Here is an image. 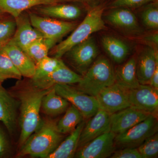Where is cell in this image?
<instances>
[{
	"instance_id": "1",
	"label": "cell",
	"mask_w": 158,
	"mask_h": 158,
	"mask_svg": "<svg viewBox=\"0 0 158 158\" xmlns=\"http://www.w3.org/2000/svg\"><path fill=\"white\" fill-rule=\"evenodd\" d=\"M49 90L40 89L32 86L20 93L21 133L19 143L21 147L42 123L40 114L41 102L44 96Z\"/></svg>"
},
{
	"instance_id": "22",
	"label": "cell",
	"mask_w": 158,
	"mask_h": 158,
	"mask_svg": "<svg viewBox=\"0 0 158 158\" xmlns=\"http://www.w3.org/2000/svg\"><path fill=\"white\" fill-rule=\"evenodd\" d=\"M85 123L86 122L83 120L47 158H73L77 150L80 135Z\"/></svg>"
},
{
	"instance_id": "39",
	"label": "cell",
	"mask_w": 158,
	"mask_h": 158,
	"mask_svg": "<svg viewBox=\"0 0 158 158\" xmlns=\"http://www.w3.org/2000/svg\"><path fill=\"white\" fill-rule=\"evenodd\" d=\"M6 13L5 12H3L1 9H0V19L3 18L6 16Z\"/></svg>"
},
{
	"instance_id": "28",
	"label": "cell",
	"mask_w": 158,
	"mask_h": 158,
	"mask_svg": "<svg viewBox=\"0 0 158 158\" xmlns=\"http://www.w3.org/2000/svg\"><path fill=\"white\" fill-rule=\"evenodd\" d=\"M21 73L4 49L0 50V83L9 79L21 80Z\"/></svg>"
},
{
	"instance_id": "6",
	"label": "cell",
	"mask_w": 158,
	"mask_h": 158,
	"mask_svg": "<svg viewBox=\"0 0 158 158\" xmlns=\"http://www.w3.org/2000/svg\"><path fill=\"white\" fill-rule=\"evenodd\" d=\"M54 88L59 95L79 110L84 118H91L99 109L95 97L84 93L77 88L67 84H57Z\"/></svg>"
},
{
	"instance_id": "30",
	"label": "cell",
	"mask_w": 158,
	"mask_h": 158,
	"mask_svg": "<svg viewBox=\"0 0 158 158\" xmlns=\"http://www.w3.org/2000/svg\"><path fill=\"white\" fill-rule=\"evenodd\" d=\"M16 28L14 18L6 16L0 19V50L11 41Z\"/></svg>"
},
{
	"instance_id": "15",
	"label": "cell",
	"mask_w": 158,
	"mask_h": 158,
	"mask_svg": "<svg viewBox=\"0 0 158 158\" xmlns=\"http://www.w3.org/2000/svg\"><path fill=\"white\" fill-rule=\"evenodd\" d=\"M16 28L10 42L25 51L30 44L36 40L44 37L40 32L33 26L29 15L22 13L15 19Z\"/></svg>"
},
{
	"instance_id": "17",
	"label": "cell",
	"mask_w": 158,
	"mask_h": 158,
	"mask_svg": "<svg viewBox=\"0 0 158 158\" xmlns=\"http://www.w3.org/2000/svg\"><path fill=\"white\" fill-rule=\"evenodd\" d=\"M34 8L40 15L64 21L77 19L82 12L78 6L63 3L42 5Z\"/></svg>"
},
{
	"instance_id": "11",
	"label": "cell",
	"mask_w": 158,
	"mask_h": 158,
	"mask_svg": "<svg viewBox=\"0 0 158 158\" xmlns=\"http://www.w3.org/2000/svg\"><path fill=\"white\" fill-rule=\"evenodd\" d=\"M130 107L157 116L158 90L150 85H141L129 90Z\"/></svg>"
},
{
	"instance_id": "36",
	"label": "cell",
	"mask_w": 158,
	"mask_h": 158,
	"mask_svg": "<svg viewBox=\"0 0 158 158\" xmlns=\"http://www.w3.org/2000/svg\"><path fill=\"white\" fill-rule=\"evenodd\" d=\"M149 85L158 90V65L156 67L154 72L151 78Z\"/></svg>"
},
{
	"instance_id": "2",
	"label": "cell",
	"mask_w": 158,
	"mask_h": 158,
	"mask_svg": "<svg viewBox=\"0 0 158 158\" xmlns=\"http://www.w3.org/2000/svg\"><path fill=\"white\" fill-rule=\"evenodd\" d=\"M56 124L57 122L52 120L42 121L38 129L21 147L18 156L47 158L63 139L62 134L57 130Z\"/></svg>"
},
{
	"instance_id": "10",
	"label": "cell",
	"mask_w": 158,
	"mask_h": 158,
	"mask_svg": "<svg viewBox=\"0 0 158 158\" xmlns=\"http://www.w3.org/2000/svg\"><path fill=\"white\" fill-rule=\"evenodd\" d=\"M116 134L110 131L101 135L79 148L75 156L78 158H106L111 156L116 151Z\"/></svg>"
},
{
	"instance_id": "3",
	"label": "cell",
	"mask_w": 158,
	"mask_h": 158,
	"mask_svg": "<svg viewBox=\"0 0 158 158\" xmlns=\"http://www.w3.org/2000/svg\"><path fill=\"white\" fill-rule=\"evenodd\" d=\"M104 8L99 6L93 7L88 11L86 17L66 39L55 46L52 54L54 57L61 58L72 48L85 41L95 32L105 28L102 19Z\"/></svg>"
},
{
	"instance_id": "13",
	"label": "cell",
	"mask_w": 158,
	"mask_h": 158,
	"mask_svg": "<svg viewBox=\"0 0 158 158\" xmlns=\"http://www.w3.org/2000/svg\"><path fill=\"white\" fill-rule=\"evenodd\" d=\"M82 76L71 70L65 63L56 70L42 77L31 79V85L33 87L42 90L50 89L57 84H78Z\"/></svg>"
},
{
	"instance_id": "9",
	"label": "cell",
	"mask_w": 158,
	"mask_h": 158,
	"mask_svg": "<svg viewBox=\"0 0 158 158\" xmlns=\"http://www.w3.org/2000/svg\"><path fill=\"white\" fill-rule=\"evenodd\" d=\"M129 90L115 83L95 96L100 109L112 114L130 107Z\"/></svg>"
},
{
	"instance_id": "16",
	"label": "cell",
	"mask_w": 158,
	"mask_h": 158,
	"mask_svg": "<svg viewBox=\"0 0 158 158\" xmlns=\"http://www.w3.org/2000/svg\"><path fill=\"white\" fill-rule=\"evenodd\" d=\"M158 65L157 51L152 46L145 47L136 59V74L140 84L149 85Z\"/></svg>"
},
{
	"instance_id": "18",
	"label": "cell",
	"mask_w": 158,
	"mask_h": 158,
	"mask_svg": "<svg viewBox=\"0 0 158 158\" xmlns=\"http://www.w3.org/2000/svg\"><path fill=\"white\" fill-rule=\"evenodd\" d=\"M21 75L32 78L35 73L36 64L24 51L10 42L3 48Z\"/></svg>"
},
{
	"instance_id": "40",
	"label": "cell",
	"mask_w": 158,
	"mask_h": 158,
	"mask_svg": "<svg viewBox=\"0 0 158 158\" xmlns=\"http://www.w3.org/2000/svg\"><path fill=\"white\" fill-rule=\"evenodd\" d=\"M2 85H1V83H0V88H2Z\"/></svg>"
},
{
	"instance_id": "34",
	"label": "cell",
	"mask_w": 158,
	"mask_h": 158,
	"mask_svg": "<svg viewBox=\"0 0 158 158\" xmlns=\"http://www.w3.org/2000/svg\"><path fill=\"white\" fill-rule=\"evenodd\" d=\"M111 158H142L137 148H124L115 151Z\"/></svg>"
},
{
	"instance_id": "37",
	"label": "cell",
	"mask_w": 158,
	"mask_h": 158,
	"mask_svg": "<svg viewBox=\"0 0 158 158\" xmlns=\"http://www.w3.org/2000/svg\"><path fill=\"white\" fill-rule=\"evenodd\" d=\"M158 34H152V35H148L147 37H145V40L147 42L150 43L151 44H152L153 45L156 46H158Z\"/></svg>"
},
{
	"instance_id": "8",
	"label": "cell",
	"mask_w": 158,
	"mask_h": 158,
	"mask_svg": "<svg viewBox=\"0 0 158 158\" xmlns=\"http://www.w3.org/2000/svg\"><path fill=\"white\" fill-rule=\"evenodd\" d=\"M29 17L32 26L44 37L57 42L73 31L77 26L75 23L46 17L34 13H30Z\"/></svg>"
},
{
	"instance_id": "31",
	"label": "cell",
	"mask_w": 158,
	"mask_h": 158,
	"mask_svg": "<svg viewBox=\"0 0 158 158\" xmlns=\"http://www.w3.org/2000/svg\"><path fill=\"white\" fill-rule=\"evenodd\" d=\"M141 19L145 27L152 30L158 28V6L157 2L150 3L143 10Z\"/></svg>"
},
{
	"instance_id": "29",
	"label": "cell",
	"mask_w": 158,
	"mask_h": 158,
	"mask_svg": "<svg viewBox=\"0 0 158 158\" xmlns=\"http://www.w3.org/2000/svg\"><path fill=\"white\" fill-rule=\"evenodd\" d=\"M64 63L60 58H52L48 56L36 64L35 73L31 79L42 77L56 70Z\"/></svg>"
},
{
	"instance_id": "14",
	"label": "cell",
	"mask_w": 158,
	"mask_h": 158,
	"mask_svg": "<svg viewBox=\"0 0 158 158\" xmlns=\"http://www.w3.org/2000/svg\"><path fill=\"white\" fill-rule=\"evenodd\" d=\"M150 114L129 107L111 114V131L116 135L126 131Z\"/></svg>"
},
{
	"instance_id": "12",
	"label": "cell",
	"mask_w": 158,
	"mask_h": 158,
	"mask_svg": "<svg viewBox=\"0 0 158 158\" xmlns=\"http://www.w3.org/2000/svg\"><path fill=\"white\" fill-rule=\"evenodd\" d=\"M110 116V113L99 109L85 123L80 135L78 148L101 135L111 131Z\"/></svg>"
},
{
	"instance_id": "25",
	"label": "cell",
	"mask_w": 158,
	"mask_h": 158,
	"mask_svg": "<svg viewBox=\"0 0 158 158\" xmlns=\"http://www.w3.org/2000/svg\"><path fill=\"white\" fill-rule=\"evenodd\" d=\"M101 41L106 52L116 63L123 62L129 54L128 46L118 38L106 36L102 37Z\"/></svg>"
},
{
	"instance_id": "19",
	"label": "cell",
	"mask_w": 158,
	"mask_h": 158,
	"mask_svg": "<svg viewBox=\"0 0 158 158\" xmlns=\"http://www.w3.org/2000/svg\"><path fill=\"white\" fill-rule=\"evenodd\" d=\"M106 16V19L112 25L130 34L140 31L139 23L135 15L125 8H114Z\"/></svg>"
},
{
	"instance_id": "20",
	"label": "cell",
	"mask_w": 158,
	"mask_h": 158,
	"mask_svg": "<svg viewBox=\"0 0 158 158\" xmlns=\"http://www.w3.org/2000/svg\"><path fill=\"white\" fill-rule=\"evenodd\" d=\"M17 102L2 88H0V122L9 131H14L16 123Z\"/></svg>"
},
{
	"instance_id": "26",
	"label": "cell",
	"mask_w": 158,
	"mask_h": 158,
	"mask_svg": "<svg viewBox=\"0 0 158 158\" xmlns=\"http://www.w3.org/2000/svg\"><path fill=\"white\" fill-rule=\"evenodd\" d=\"M83 118L81 112L72 105L65 111V115L57 123V130L62 135L70 134L83 121Z\"/></svg>"
},
{
	"instance_id": "4",
	"label": "cell",
	"mask_w": 158,
	"mask_h": 158,
	"mask_svg": "<svg viewBox=\"0 0 158 158\" xmlns=\"http://www.w3.org/2000/svg\"><path fill=\"white\" fill-rule=\"evenodd\" d=\"M115 83V72L109 59L101 57L96 59L82 77L77 88L95 97L104 88Z\"/></svg>"
},
{
	"instance_id": "21",
	"label": "cell",
	"mask_w": 158,
	"mask_h": 158,
	"mask_svg": "<svg viewBox=\"0 0 158 158\" xmlns=\"http://www.w3.org/2000/svg\"><path fill=\"white\" fill-rule=\"evenodd\" d=\"M58 3L59 0H0V9L15 19L29 9Z\"/></svg>"
},
{
	"instance_id": "33",
	"label": "cell",
	"mask_w": 158,
	"mask_h": 158,
	"mask_svg": "<svg viewBox=\"0 0 158 158\" xmlns=\"http://www.w3.org/2000/svg\"><path fill=\"white\" fill-rule=\"evenodd\" d=\"M156 0H114L110 5L111 8H136Z\"/></svg>"
},
{
	"instance_id": "7",
	"label": "cell",
	"mask_w": 158,
	"mask_h": 158,
	"mask_svg": "<svg viewBox=\"0 0 158 158\" xmlns=\"http://www.w3.org/2000/svg\"><path fill=\"white\" fill-rule=\"evenodd\" d=\"M98 53L94 38L90 37L72 48L64 55L71 65L83 75L96 60Z\"/></svg>"
},
{
	"instance_id": "35",
	"label": "cell",
	"mask_w": 158,
	"mask_h": 158,
	"mask_svg": "<svg viewBox=\"0 0 158 158\" xmlns=\"http://www.w3.org/2000/svg\"><path fill=\"white\" fill-rule=\"evenodd\" d=\"M8 149V143L6 137L0 129V157L6 154Z\"/></svg>"
},
{
	"instance_id": "23",
	"label": "cell",
	"mask_w": 158,
	"mask_h": 158,
	"mask_svg": "<svg viewBox=\"0 0 158 158\" xmlns=\"http://www.w3.org/2000/svg\"><path fill=\"white\" fill-rule=\"evenodd\" d=\"M115 83L130 90L137 88L140 85L136 74V59L132 57L123 65L116 69Z\"/></svg>"
},
{
	"instance_id": "32",
	"label": "cell",
	"mask_w": 158,
	"mask_h": 158,
	"mask_svg": "<svg viewBox=\"0 0 158 158\" xmlns=\"http://www.w3.org/2000/svg\"><path fill=\"white\" fill-rule=\"evenodd\" d=\"M142 158H154L158 157V134L156 133L147 138L137 148Z\"/></svg>"
},
{
	"instance_id": "24",
	"label": "cell",
	"mask_w": 158,
	"mask_h": 158,
	"mask_svg": "<svg viewBox=\"0 0 158 158\" xmlns=\"http://www.w3.org/2000/svg\"><path fill=\"white\" fill-rule=\"evenodd\" d=\"M69 102L56 92L54 87L44 96L41 108L46 115L56 116L62 114L69 107Z\"/></svg>"
},
{
	"instance_id": "38",
	"label": "cell",
	"mask_w": 158,
	"mask_h": 158,
	"mask_svg": "<svg viewBox=\"0 0 158 158\" xmlns=\"http://www.w3.org/2000/svg\"><path fill=\"white\" fill-rule=\"evenodd\" d=\"M95 0H59V3L69 2H90Z\"/></svg>"
},
{
	"instance_id": "5",
	"label": "cell",
	"mask_w": 158,
	"mask_h": 158,
	"mask_svg": "<svg viewBox=\"0 0 158 158\" xmlns=\"http://www.w3.org/2000/svg\"><path fill=\"white\" fill-rule=\"evenodd\" d=\"M158 128L157 116L150 114L126 131L116 135L114 140L116 147L137 148L147 138L157 133Z\"/></svg>"
},
{
	"instance_id": "27",
	"label": "cell",
	"mask_w": 158,
	"mask_h": 158,
	"mask_svg": "<svg viewBox=\"0 0 158 158\" xmlns=\"http://www.w3.org/2000/svg\"><path fill=\"white\" fill-rule=\"evenodd\" d=\"M56 43L53 40L43 37L31 44L24 51L36 64L48 56L49 51Z\"/></svg>"
}]
</instances>
